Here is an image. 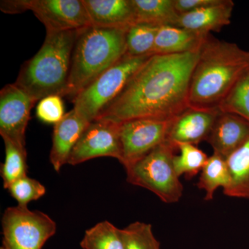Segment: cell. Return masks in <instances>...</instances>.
Masks as SVG:
<instances>
[{
    "label": "cell",
    "instance_id": "6da1fadb",
    "mask_svg": "<svg viewBox=\"0 0 249 249\" xmlns=\"http://www.w3.org/2000/svg\"><path fill=\"white\" fill-rule=\"evenodd\" d=\"M198 55H152L96 119L119 124L140 118L173 119L189 107L190 82Z\"/></svg>",
    "mask_w": 249,
    "mask_h": 249
},
{
    "label": "cell",
    "instance_id": "7a4b0ae2",
    "mask_svg": "<svg viewBox=\"0 0 249 249\" xmlns=\"http://www.w3.org/2000/svg\"><path fill=\"white\" fill-rule=\"evenodd\" d=\"M249 68V52L237 44L207 36L199 51L190 82L189 107L219 109Z\"/></svg>",
    "mask_w": 249,
    "mask_h": 249
},
{
    "label": "cell",
    "instance_id": "3957f363",
    "mask_svg": "<svg viewBox=\"0 0 249 249\" xmlns=\"http://www.w3.org/2000/svg\"><path fill=\"white\" fill-rule=\"evenodd\" d=\"M79 31L47 33L40 50L22 65L15 84L36 103L52 95L65 97Z\"/></svg>",
    "mask_w": 249,
    "mask_h": 249
},
{
    "label": "cell",
    "instance_id": "277c9868",
    "mask_svg": "<svg viewBox=\"0 0 249 249\" xmlns=\"http://www.w3.org/2000/svg\"><path fill=\"white\" fill-rule=\"evenodd\" d=\"M127 30L90 26L79 31L72 53L65 97L73 101L124 56Z\"/></svg>",
    "mask_w": 249,
    "mask_h": 249
},
{
    "label": "cell",
    "instance_id": "5b68a950",
    "mask_svg": "<svg viewBox=\"0 0 249 249\" xmlns=\"http://www.w3.org/2000/svg\"><path fill=\"white\" fill-rule=\"evenodd\" d=\"M177 150L174 144L165 141L125 169L127 182L148 190L165 204L178 202L183 187L174 168Z\"/></svg>",
    "mask_w": 249,
    "mask_h": 249
},
{
    "label": "cell",
    "instance_id": "8992f818",
    "mask_svg": "<svg viewBox=\"0 0 249 249\" xmlns=\"http://www.w3.org/2000/svg\"><path fill=\"white\" fill-rule=\"evenodd\" d=\"M150 57H132L124 54L119 61L77 95L72 101L74 105L73 109L88 122L96 120Z\"/></svg>",
    "mask_w": 249,
    "mask_h": 249
},
{
    "label": "cell",
    "instance_id": "52a82bcc",
    "mask_svg": "<svg viewBox=\"0 0 249 249\" xmlns=\"http://www.w3.org/2000/svg\"><path fill=\"white\" fill-rule=\"evenodd\" d=\"M1 227L5 249H42L57 230L48 214L19 205L5 210Z\"/></svg>",
    "mask_w": 249,
    "mask_h": 249
},
{
    "label": "cell",
    "instance_id": "ba28073f",
    "mask_svg": "<svg viewBox=\"0 0 249 249\" xmlns=\"http://www.w3.org/2000/svg\"><path fill=\"white\" fill-rule=\"evenodd\" d=\"M171 121L172 119L140 118L121 123L120 163L124 169L167 140Z\"/></svg>",
    "mask_w": 249,
    "mask_h": 249
},
{
    "label": "cell",
    "instance_id": "9c48e42d",
    "mask_svg": "<svg viewBox=\"0 0 249 249\" xmlns=\"http://www.w3.org/2000/svg\"><path fill=\"white\" fill-rule=\"evenodd\" d=\"M120 129L121 124L110 120L96 119L90 123L72 150L67 164L76 165L103 157L121 162Z\"/></svg>",
    "mask_w": 249,
    "mask_h": 249
},
{
    "label": "cell",
    "instance_id": "30bf717a",
    "mask_svg": "<svg viewBox=\"0 0 249 249\" xmlns=\"http://www.w3.org/2000/svg\"><path fill=\"white\" fill-rule=\"evenodd\" d=\"M36 103L15 83L0 91V134L25 153L26 130Z\"/></svg>",
    "mask_w": 249,
    "mask_h": 249
},
{
    "label": "cell",
    "instance_id": "8fae6325",
    "mask_svg": "<svg viewBox=\"0 0 249 249\" xmlns=\"http://www.w3.org/2000/svg\"><path fill=\"white\" fill-rule=\"evenodd\" d=\"M26 6L45 25L47 33L79 31L91 26L83 0H26Z\"/></svg>",
    "mask_w": 249,
    "mask_h": 249
},
{
    "label": "cell",
    "instance_id": "7c38bea8",
    "mask_svg": "<svg viewBox=\"0 0 249 249\" xmlns=\"http://www.w3.org/2000/svg\"><path fill=\"white\" fill-rule=\"evenodd\" d=\"M219 111V109L187 108L172 119L167 141L175 146L178 143L196 145L206 142Z\"/></svg>",
    "mask_w": 249,
    "mask_h": 249
},
{
    "label": "cell",
    "instance_id": "4fadbf2b",
    "mask_svg": "<svg viewBox=\"0 0 249 249\" xmlns=\"http://www.w3.org/2000/svg\"><path fill=\"white\" fill-rule=\"evenodd\" d=\"M249 138V121L233 113L220 111L206 142L214 154L227 160Z\"/></svg>",
    "mask_w": 249,
    "mask_h": 249
},
{
    "label": "cell",
    "instance_id": "5bb4252c",
    "mask_svg": "<svg viewBox=\"0 0 249 249\" xmlns=\"http://www.w3.org/2000/svg\"><path fill=\"white\" fill-rule=\"evenodd\" d=\"M89 124L73 109L54 124L49 160L55 171L59 173L68 163L72 150Z\"/></svg>",
    "mask_w": 249,
    "mask_h": 249
},
{
    "label": "cell",
    "instance_id": "9a60e30c",
    "mask_svg": "<svg viewBox=\"0 0 249 249\" xmlns=\"http://www.w3.org/2000/svg\"><path fill=\"white\" fill-rule=\"evenodd\" d=\"M233 8L232 0H218L215 4L181 15L176 26L203 35H209L211 31L218 32L231 24Z\"/></svg>",
    "mask_w": 249,
    "mask_h": 249
},
{
    "label": "cell",
    "instance_id": "2e32d148",
    "mask_svg": "<svg viewBox=\"0 0 249 249\" xmlns=\"http://www.w3.org/2000/svg\"><path fill=\"white\" fill-rule=\"evenodd\" d=\"M92 27L128 29L134 24L131 0H83Z\"/></svg>",
    "mask_w": 249,
    "mask_h": 249
},
{
    "label": "cell",
    "instance_id": "e0dca14e",
    "mask_svg": "<svg viewBox=\"0 0 249 249\" xmlns=\"http://www.w3.org/2000/svg\"><path fill=\"white\" fill-rule=\"evenodd\" d=\"M209 35H203L177 26H162L156 37L154 55L198 52Z\"/></svg>",
    "mask_w": 249,
    "mask_h": 249
},
{
    "label": "cell",
    "instance_id": "ac0fdd59",
    "mask_svg": "<svg viewBox=\"0 0 249 249\" xmlns=\"http://www.w3.org/2000/svg\"><path fill=\"white\" fill-rule=\"evenodd\" d=\"M134 24H151L157 27L176 26L179 15L174 6V0H131Z\"/></svg>",
    "mask_w": 249,
    "mask_h": 249
},
{
    "label": "cell",
    "instance_id": "d6986e66",
    "mask_svg": "<svg viewBox=\"0 0 249 249\" xmlns=\"http://www.w3.org/2000/svg\"><path fill=\"white\" fill-rule=\"evenodd\" d=\"M230 181L225 196L249 199V138L227 159Z\"/></svg>",
    "mask_w": 249,
    "mask_h": 249
},
{
    "label": "cell",
    "instance_id": "ffe728a7",
    "mask_svg": "<svg viewBox=\"0 0 249 249\" xmlns=\"http://www.w3.org/2000/svg\"><path fill=\"white\" fill-rule=\"evenodd\" d=\"M230 181L227 160L213 154L201 170L196 186L205 191V201L213 200L217 188H227Z\"/></svg>",
    "mask_w": 249,
    "mask_h": 249
},
{
    "label": "cell",
    "instance_id": "44dd1931",
    "mask_svg": "<svg viewBox=\"0 0 249 249\" xmlns=\"http://www.w3.org/2000/svg\"><path fill=\"white\" fill-rule=\"evenodd\" d=\"M159 29L160 27L142 23L131 25L126 32V55L132 57L153 55Z\"/></svg>",
    "mask_w": 249,
    "mask_h": 249
},
{
    "label": "cell",
    "instance_id": "7402d4cb",
    "mask_svg": "<svg viewBox=\"0 0 249 249\" xmlns=\"http://www.w3.org/2000/svg\"><path fill=\"white\" fill-rule=\"evenodd\" d=\"M80 245L83 249H124L121 229L108 221L85 231Z\"/></svg>",
    "mask_w": 249,
    "mask_h": 249
},
{
    "label": "cell",
    "instance_id": "603a6c76",
    "mask_svg": "<svg viewBox=\"0 0 249 249\" xmlns=\"http://www.w3.org/2000/svg\"><path fill=\"white\" fill-rule=\"evenodd\" d=\"M176 146L180 155H175L173 165L178 178L185 175L190 179L201 173L209 157L193 144L178 143Z\"/></svg>",
    "mask_w": 249,
    "mask_h": 249
},
{
    "label": "cell",
    "instance_id": "cb8c5ba5",
    "mask_svg": "<svg viewBox=\"0 0 249 249\" xmlns=\"http://www.w3.org/2000/svg\"><path fill=\"white\" fill-rule=\"evenodd\" d=\"M5 160L1 167L3 186L8 189L19 178L27 176V153L22 152L9 141H4Z\"/></svg>",
    "mask_w": 249,
    "mask_h": 249
},
{
    "label": "cell",
    "instance_id": "d4e9b609",
    "mask_svg": "<svg viewBox=\"0 0 249 249\" xmlns=\"http://www.w3.org/2000/svg\"><path fill=\"white\" fill-rule=\"evenodd\" d=\"M219 109L233 113L249 122V68L224 98Z\"/></svg>",
    "mask_w": 249,
    "mask_h": 249
},
{
    "label": "cell",
    "instance_id": "484cf974",
    "mask_svg": "<svg viewBox=\"0 0 249 249\" xmlns=\"http://www.w3.org/2000/svg\"><path fill=\"white\" fill-rule=\"evenodd\" d=\"M124 249H160L151 224L135 222L121 229Z\"/></svg>",
    "mask_w": 249,
    "mask_h": 249
},
{
    "label": "cell",
    "instance_id": "4316f807",
    "mask_svg": "<svg viewBox=\"0 0 249 249\" xmlns=\"http://www.w3.org/2000/svg\"><path fill=\"white\" fill-rule=\"evenodd\" d=\"M7 190L21 206H27L31 201L38 200L46 194L45 186L37 180L28 176L19 178Z\"/></svg>",
    "mask_w": 249,
    "mask_h": 249
},
{
    "label": "cell",
    "instance_id": "83f0119b",
    "mask_svg": "<svg viewBox=\"0 0 249 249\" xmlns=\"http://www.w3.org/2000/svg\"><path fill=\"white\" fill-rule=\"evenodd\" d=\"M65 115V106L61 96L52 95L39 101L36 116L42 122L56 124Z\"/></svg>",
    "mask_w": 249,
    "mask_h": 249
},
{
    "label": "cell",
    "instance_id": "f1b7e54d",
    "mask_svg": "<svg viewBox=\"0 0 249 249\" xmlns=\"http://www.w3.org/2000/svg\"><path fill=\"white\" fill-rule=\"evenodd\" d=\"M218 0H174V6L179 16L193 12L217 3Z\"/></svg>",
    "mask_w": 249,
    "mask_h": 249
},
{
    "label": "cell",
    "instance_id": "f546056e",
    "mask_svg": "<svg viewBox=\"0 0 249 249\" xmlns=\"http://www.w3.org/2000/svg\"><path fill=\"white\" fill-rule=\"evenodd\" d=\"M0 9L6 14H18L27 11L26 0H6L1 1Z\"/></svg>",
    "mask_w": 249,
    "mask_h": 249
},
{
    "label": "cell",
    "instance_id": "4dcf8cb0",
    "mask_svg": "<svg viewBox=\"0 0 249 249\" xmlns=\"http://www.w3.org/2000/svg\"><path fill=\"white\" fill-rule=\"evenodd\" d=\"M0 249H5L4 247L3 246H1V248Z\"/></svg>",
    "mask_w": 249,
    "mask_h": 249
}]
</instances>
